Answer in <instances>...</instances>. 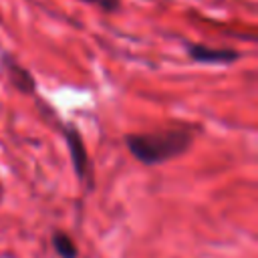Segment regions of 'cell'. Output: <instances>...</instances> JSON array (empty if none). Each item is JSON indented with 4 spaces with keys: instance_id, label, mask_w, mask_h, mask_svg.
I'll list each match as a JSON object with an SVG mask.
<instances>
[{
    "instance_id": "7a4b0ae2",
    "label": "cell",
    "mask_w": 258,
    "mask_h": 258,
    "mask_svg": "<svg viewBox=\"0 0 258 258\" xmlns=\"http://www.w3.org/2000/svg\"><path fill=\"white\" fill-rule=\"evenodd\" d=\"M185 56L198 64H212V67H228L242 58V52L232 46H210L204 42L181 40Z\"/></svg>"
},
{
    "instance_id": "5b68a950",
    "label": "cell",
    "mask_w": 258,
    "mask_h": 258,
    "mask_svg": "<svg viewBox=\"0 0 258 258\" xmlns=\"http://www.w3.org/2000/svg\"><path fill=\"white\" fill-rule=\"evenodd\" d=\"M50 244H52L54 252H56L60 258H77V256H79V248H77V244L73 242V238H71L67 232H60V230L52 232Z\"/></svg>"
},
{
    "instance_id": "6da1fadb",
    "label": "cell",
    "mask_w": 258,
    "mask_h": 258,
    "mask_svg": "<svg viewBox=\"0 0 258 258\" xmlns=\"http://www.w3.org/2000/svg\"><path fill=\"white\" fill-rule=\"evenodd\" d=\"M194 131L189 127H171L151 133H129L125 145L129 153L143 165H161L189 151Z\"/></svg>"
},
{
    "instance_id": "3957f363",
    "label": "cell",
    "mask_w": 258,
    "mask_h": 258,
    "mask_svg": "<svg viewBox=\"0 0 258 258\" xmlns=\"http://www.w3.org/2000/svg\"><path fill=\"white\" fill-rule=\"evenodd\" d=\"M62 135H64V141L69 145L73 169H75L79 181H85L87 187L91 189L93 187V163H91V157L87 153V147H85V141H83L81 131L77 129L75 123L69 121V123L62 125Z\"/></svg>"
},
{
    "instance_id": "8992f818",
    "label": "cell",
    "mask_w": 258,
    "mask_h": 258,
    "mask_svg": "<svg viewBox=\"0 0 258 258\" xmlns=\"http://www.w3.org/2000/svg\"><path fill=\"white\" fill-rule=\"evenodd\" d=\"M79 2H83L87 6H95L105 14H113L121 8V0H79Z\"/></svg>"
},
{
    "instance_id": "277c9868",
    "label": "cell",
    "mask_w": 258,
    "mask_h": 258,
    "mask_svg": "<svg viewBox=\"0 0 258 258\" xmlns=\"http://www.w3.org/2000/svg\"><path fill=\"white\" fill-rule=\"evenodd\" d=\"M0 69L6 75L8 83L12 85V89H16L18 93L28 95V97L36 95V79L32 77V73L26 67H22L10 52H6L2 48H0Z\"/></svg>"
}]
</instances>
